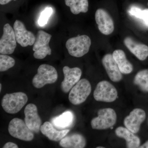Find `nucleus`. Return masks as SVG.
Instances as JSON below:
<instances>
[{"instance_id": "6e6552de", "label": "nucleus", "mask_w": 148, "mask_h": 148, "mask_svg": "<svg viewBox=\"0 0 148 148\" xmlns=\"http://www.w3.org/2000/svg\"><path fill=\"white\" fill-rule=\"evenodd\" d=\"M93 97L97 101L111 103L117 98V90L109 82L102 81L97 84L93 92Z\"/></svg>"}, {"instance_id": "f3484780", "label": "nucleus", "mask_w": 148, "mask_h": 148, "mask_svg": "<svg viewBox=\"0 0 148 148\" xmlns=\"http://www.w3.org/2000/svg\"><path fill=\"white\" fill-rule=\"evenodd\" d=\"M40 131L49 140L54 142L61 141L70 131L69 129L57 130L53 127L52 123L46 121L41 126Z\"/></svg>"}, {"instance_id": "f03ea898", "label": "nucleus", "mask_w": 148, "mask_h": 148, "mask_svg": "<svg viewBox=\"0 0 148 148\" xmlns=\"http://www.w3.org/2000/svg\"><path fill=\"white\" fill-rule=\"evenodd\" d=\"M32 81V84L36 88H40L46 84L54 83L58 79L56 69L48 64L40 65Z\"/></svg>"}, {"instance_id": "a878e982", "label": "nucleus", "mask_w": 148, "mask_h": 148, "mask_svg": "<svg viewBox=\"0 0 148 148\" xmlns=\"http://www.w3.org/2000/svg\"><path fill=\"white\" fill-rule=\"evenodd\" d=\"M53 9L51 7L46 8L41 13L38 23L40 27H43L47 24L49 19L53 13Z\"/></svg>"}, {"instance_id": "bb28decb", "label": "nucleus", "mask_w": 148, "mask_h": 148, "mask_svg": "<svg viewBox=\"0 0 148 148\" xmlns=\"http://www.w3.org/2000/svg\"><path fill=\"white\" fill-rule=\"evenodd\" d=\"M3 148H18V146L15 143L8 142L6 143L3 147Z\"/></svg>"}, {"instance_id": "9b49d317", "label": "nucleus", "mask_w": 148, "mask_h": 148, "mask_svg": "<svg viewBox=\"0 0 148 148\" xmlns=\"http://www.w3.org/2000/svg\"><path fill=\"white\" fill-rule=\"evenodd\" d=\"M63 73L64 78L61 82V88L63 92L67 93L79 81L82 72L81 70L77 67L70 68L66 66L63 68Z\"/></svg>"}, {"instance_id": "f8f14e48", "label": "nucleus", "mask_w": 148, "mask_h": 148, "mask_svg": "<svg viewBox=\"0 0 148 148\" xmlns=\"http://www.w3.org/2000/svg\"><path fill=\"white\" fill-rule=\"evenodd\" d=\"M25 122L28 127L34 133H39L42 120L39 115L37 106L34 104H28L24 111Z\"/></svg>"}, {"instance_id": "f257e3e1", "label": "nucleus", "mask_w": 148, "mask_h": 148, "mask_svg": "<svg viewBox=\"0 0 148 148\" xmlns=\"http://www.w3.org/2000/svg\"><path fill=\"white\" fill-rule=\"evenodd\" d=\"M28 101V96L24 92L7 93L2 99L1 106L6 112L16 114L21 110Z\"/></svg>"}, {"instance_id": "2f4dec72", "label": "nucleus", "mask_w": 148, "mask_h": 148, "mask_svg": "<svg viewBox=\"0 0 148 148\" xmlns=\"http://www.w3.org/2000/svg\"></svg>"}, {"instance_id": "9d476101", "label": "nucleus", "mask_w": 148, "mask_h": 148, "mask_svg": "<svg viewBox=\"0 0 148 148\" xmlns=\"http://www.w3.org/2000/svg\"><path fill=\"white\" fill-rule=\"evenodd\" d=\"M16 42L22 47L34 45L36 37L32 32L26 29L24 24L19 20H16L13 26Z\"/></svg>"}, {"instance_id": "ddd939ff", "label": "nucleus", "mask_w": 148, "mask_h": 148, "mask_svg": "<svg viewBox=\"0 0 148 148\" xmlns=\"http://www.w3.org/2000/svg\"><path fill=\"white\" fill-rule=\"evenodd\" d=\"M95 20L99 31L103 35L112 34L114 29L113 20L106 10L99 8L95 13Z\"/></svg>"}, {"instance_id": "4468645a", "label": "nucleus", "mask_w": 148, "mask_h": 148, "mask_svg": "<svg viewBox=\"0 0 148 148\" xmlns=\"http://www.w3.org/2000/svg\"><path fill=\"white\" fill-rule=\"evenodd\" d=\"M146 117L145 112L143 109H134L130 112L129 115L125 118L123 122L125 126L135 134L138 133Z\"/></svg>"}, {"instance_id": "393cba45", "label": "nucleus", "mask_w": 148, "mask_h": 148, "mask_svg": "<svg viewBox=\"0 0 148 148\" xmlns=\"http://www.w3.org/2000/svg\"><path fill=\"white\" fill-rule=\"evenodd\" d=\"M15 61L12 57L6 54L0 55V71L4 72L14 66Z\"/></svg>"}, {"instance_id": "412c9836", "label": "nucleus", "mask_w": 148, "mask_h": 148, "mask_svg": "<svg viewBox=\"0 0 148 148\" xmlns=\"http://www.w3.org/2000/svg\"><path fill=\"white\" fill-rule=\"evenodd\" d=\"M74 119L73 114L71 111H67L60 115L53 118L52 122L57 129H64L71 125Z\"/></svg>"}, {"instance_id": "4be33fe9", "label": "nucleus", "mask_w": 148, "mask_h": 148, "mask_svg": "<svg viewBox=\"0 0 148 148\" xmlns=\"http://www.w3.org/2000/svg\"><path fill=\"white\" fill-rule=\"evenodd\" d=\"M65 2L74 14L86 13L88 11V0H65Z\"/></svg>"}, {"instance_id": "39448f33", "label": "nucleus", "mask_w": 148, "mask_h": 148, "mask_svg": "<svg viewBox=\"0 0 148 148\" xmlns=\"http://www.w3.org/2000/svg\"><path fill=\"white\" fill-rule=\"evenodd\" d=\"M91 91L90 83L86 79H80L70 90L69 101L74 105L83 103L90 95Z\"/></svg>"}, {"instance_id": "1a4fd4ad", "label": "nucleus", "mask_w": 148, "mask_h": 148, "mask_svg": "<svg viewBox=\"0 0 148 148\" xmlns=\"http://www.w3.org/2000/svg\"><path fill=\"white\" fill-rule=\"evenodd\" d=\"M2 36L0 40V53L11 54L14 52L16 46L14 30L9 24H5L3 29Z\"/></svg>"}, {"instance_id": "7c9ffc66", "label": "nucleus", "mask_w": 148, "mask_h": 148, "mask_svg": "<svg viewBox=\"0 0 148 148\" xmlns=\"http://www.w3.org/2000/svg\"><path fill=\"white\" fill-rule=\"evenodd\" d=\"M97 148H105L104 147H96Z\"/></svg>"}, {"instance_id": "5701e85b", "label": "nucleus", "mask_w": 148, "mask_h": 148, "mask_svg": "<svg viewBox=\"0 0 148 148\" xmlns=\"http://www.w3.org/2000/svg\"><path fill=\"white\" fill-rule=\"evenodd\" d=\"M133 82L141 90L148 92V69L138 72L135 76Z\"/></svg>"}, {"instance_id": "7ed1b4c3", "label": "nucleus", "mask_w": 148, "mask_h": 148, "mask_svg": "<svg viewBox=\"0 0 148 148\" xmlns=\"http://www.w3.org/2000/svg\"><path fill=\"white\" fill-rule=\"evenodd\" d=\"M91 41L88 36L82 35L69 39L66 46L69 54L74 57H82L89 51Z\"/></svg>"}, {"instance_id": "cd10ccee", "label": "nucleus", "mask_w": 148, "mask_h": 148, "mask_svg": "<svg viewBox=\"0 0 148 148\" xmlns=\"http://www.w3.org/2000/svg\"><path fill=\"white\" fill-rule=\"evenodd\" d=\"M12 0H0V4L1 5H4L10 2Z\"/></svg>"}, {"instance_id": "0eeeda50", "label": "nucleus", "mask_w": 148, "mask_h": 148, "mask_svg": "<svg viewBox=\"0 0 148 148\" xmlns=\"http://www.w3.org/2000/svg\"><path fill=\"white\" fill-rule=\"evenodd\" d=\"M51 38V35L44 31L40 30L38 32L33 47L35 58L42 59L47 56L51 54V50L49 46Z\"/></svg>"}, {"instance_id": "20e7f679", "label": "nucleus", "mask_w": 148, "mask_h": 148, "mask_svg": "<svg viewBox=\"0 0 148 148\" xmlns=\"http://www.w3.org/2000/svg\"><path fill=\"white\" fill-rule=\"evenodd\" d=\"M98 116L94 118L90 122L92 129L106 130L113 127L117 120L116 113L110 108L101 109L98 112Z\"/></svg>"}, {"instance_id": "a211bd4d", "label": "nucleus", "mask_w": 148, "mask_h": 148, "mask_svg": "<svg viewBox=\"0 0 148 148\" xmlns=\"http://www.w3.org/2000/svg\"><path fill=\"white\" fill-rule=\"evenodd\" d=\"M116 135L119 138H123L126 143V147L128 148H139L140 144V138L132 131L126 127L121 126L116 129Z\"/></svg>"}, {"instance_id": "6ab92c4d", "label": "nucleus", "mask_w": 148, "mask_h": 148, "mask_svg": "<svg viewBox=\"0 0 148 148\" xmlns=\"http://www.w3.org/2000/svg\"><path fill=\"white\" fill-rule=\"evenodd\" d=\"M86 143L85 138L82 135L74 133L63 138L59 145L65 148H83L85 147Z\"/></svg>"}, {"instance_id": "423d86ee", "label": "nucleus", "mask_w": 148, "mask_h": 148, "mask_svg": "<svg viewBox=\"0 0 148 148\" xmlns=\"http://www.w3.org/2000/svg\"><path fill=\"white\" fill-rule=\"evenodd\" d=\"M8 130L12 137L23 141H32L34 137V132L29 129L24 121L17 118L11 121Z\"/></svg>"}, {"instance_id": "2eb2a0df", "label": "nucleus", "mask_w": 148, "mask_h": 148, "mask_svg": "<svg viewBox=\"0 0 148 148\" xmlns=\"http://www.w3.org/2000/svg\"><path fill=\"white\" fill-rule=\"evenodd\" d=\"M102 62L109 78L112 81L119 82L122 79V73L114 59L112 54L108 53L104 56Z\"/></svg>"}, {"instance_id": "c85d7f7f", "label": "nucleus", "mask_w": 148, "mask_h": 148, "mask_svg": "<svg viewBox=\"0 0 148 148\" xmlns=\"http://www.w3.org/2000/svg\"><path fill=\"white\" fill-rule=\"evenodd\" d=\"M139 148H148V140L147 142H146L145 144H143V145L140 146Z\"/></svg>"}, {"instance_id": "aec40b11", "label": "nucleus", "mask_w": 148, "mask_h": 148, "mask_svg": "<svg viewBox=\"0 0 148 148\" xmlns=\"http://www.w3.org/2000/svg\"><path fill=\"white\" fill-rule=\"evenodd\" d=\"M112 56L122 74H129L132 73L133 66L127 60L125 53L121 49L114 51Z\"/></svg>"}, {"instance_id": "b1692460", "label": "nucleus", "mask_w": 148, "mask_h": 148, "mask_svg": "<svg viewBox=\"0 0 148 148\" xmlns=\"http://www.w3.org/2000/svg\"><path fill=\"white\" fill-rule=\"evenodd\" d=\"M128 13L131 16L142 19L144 24L148 27V9L142 10L138 7L133 6L129 8Z\"/></svg>"}, {"instance_id": "dca6fc26", "label": "nucleus", "mask_w": 148, "mask_h": 148, "mask_svg": "<svg viewBox=\"0 0 148 148\" xmlns=\"http://www.w3.org/2000/svg\"><path fill=\"white\" fill-rule=\"evenodd\" d=\"M124 43L130 51L140 61H144L148 56V46L135 42L130 37L124 39Z\"/></svg>"}, {"instance_id": "c756f323", "label": "nucleus", "mask_w": 148, "mask_h": 148, "mask_svg": "<svg viewBox=\"0 0 148 148\" xmlns=\"http://www.w3.org/2000/svg\"><path fill=\"white\" fill-rule=\"evenodd\" d=\"M2 88V84H0V91H1Z\"/></svg>"}]
</instances>
